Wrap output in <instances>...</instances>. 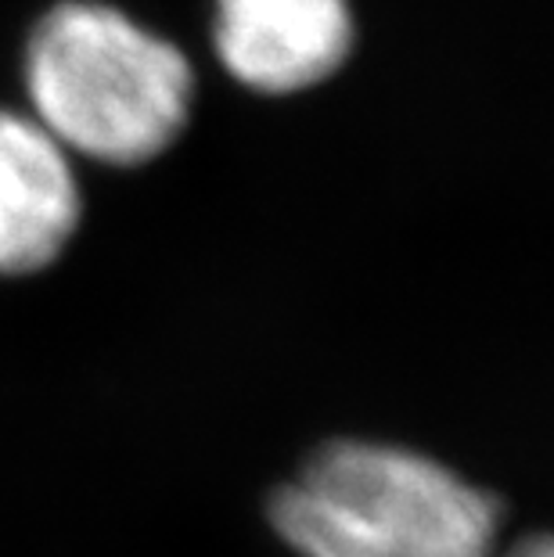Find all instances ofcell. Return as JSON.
I'll return each mask as SVG.
<instances>
[{"label":"cell","mask_w":554,"mask_h":557,"mask_svg":"<svg viewBox=\"0 0 554 557\" xmlns=\"http://www.w3.org/2000/svg\"><path fill=\"white\" fill-rule=\"evenodd\" d=\"M29 115L69 156L145 165L195 109V65L170 37L109 0H58L22 47Z\"/></svg>","instance_id":"6da1fadb"},{"label":"cell","mask_w":554,"mask_h":557,"mask_svg":"<svg viewBox=\"0 0 554 557\" xmlns=\"http://www.w3.org/2000/svg\"><path fill=\"white\" fill-rule=\"evenodd\" d=\"M497 496L418 449L342 438L270 500L278 536L303 557H493Z\"/></svg>","instance_id":"7a4b0ae2"},{"label":"cell","mask_w":554,"mask_h":557,"mask_svg":"<svg viewBox=\"0 0 554 557\" xmlns=\"http://www.w3.org/2000/svg\"><path fill=\"white\" fill-rule=\"evenodd\" d=\"M213 51L253 94L288 98L328 83L357 47L353 0H209Z\"/></svg>","instance_id":"3957f363"},{"label":"cell","mask_w":554,"mask_h":557,"mask_svg":"<svg viewBox=\"0 0 554 557\" xmlns=\"http://www.w3.org/2000/svg\"><path fill=\"white\" fill-rule=\"evenodd\" d=\"M73 156L29 112L0 109V274L51 267L79 227Z\"/></svg>","instance_id":"277c9868"},{"label":"cell","mask_w":554,"mask_h":557,"mask_svg":"<svg viewBox=\"0 0 554 557\" xmlns=\"http://www.w3.org/2000/svg\"><path fill=\"white\" fill-rule=\"evenodd\" d=\"M493 557H554V547L551 540L540 532V536H529L522 543H515V547H508L504 554H493Z\"/></svg>","instance_id":"5b68a950"}]
</instances>
